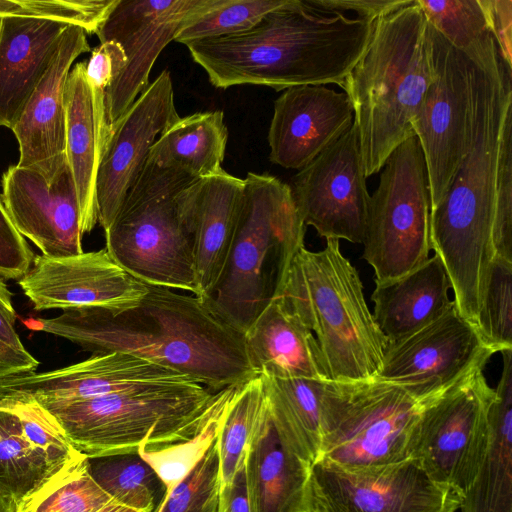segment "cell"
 <instances>
[{"mask_svg": "<svg viewBox=\"0 0 512 512\" xmlns=\"http://www.w3.org/2000/svg\"><path fill=\"white\" fill-rule=\"evenodd\" d=\"M432 79L429 26L416 0L374 21L341 86L353 107L366 178L415 134L412 122Z\"/></svg>", "mask_w": 512, "mask_h": 512, "instance_id": "obj_4", "label": "cell"}, {"mask_svg": "<svg viewBox=\"0 0 512 512\" xmlns=\"http://www.w3.org/2000/svg\"><path fill=\"white\" fill-rule=\"evenodd\" d=\"M39 361L31 353H21L0 342V380L36 372Z\"/></svg>", "mask_w": 512, "mask_h": 512, "instance_id": "obj_49", "label": "cell"}, {"mask_svg": "<svg viewBox=\"0 0 512 512\" xmlns=\"http://www.w3.org/2000/svg\"><path fill=\"white\" fill-rule=\"evenodd\" d=\"M88 466L92 478L113 500L138 512H157L167 494L138 452L88 458Z\"/></svg>", "mask_w": 512, "mask_h": 512, "instance_id": "obj_33", "label": "cell"}, {"mask_svg": "<svg viewBox=\"0 0 512 512\" xmlns=\"http://www.w3.org/2000/svg\"><path fill=\"white\" fill-rule=\"evenodd\" d=\"M18 284L37 312L121 310L136 305L147 291L105 248L62 257L35 255Z\"/></svg>", "mask_w": 512, "mask_h": 512, "instance_id": "obj_17", "label": "cell"}, {"mask_svg": "<svg viewBox=\"0 0 512 512\" xmlns=\"http://www.w3.org/2000/svg\"><path fill=\"white\" fill-rule=\"evenodd\" d=\"M261 378L271 419L282 442L298 457L314 464L322 440V399L327 380Z\"/></svg>", "mask_w": 512, "mask_h": 512, "instance_id": "obj_31", "label": "cell"}, {"mask_svg": "<svg viewBox=\"0 0 512 512\" xmlns=\"http://www.w3.org/2000/svg\"><path fill=\"white\" fill-rule=\"evenodd\" d=\"M244 180L223 169L198 179L192 204L197 293L205 299L217 284L236 231Z\"/></svg>", "mask_w": 512, "mask_h": 512, "instance_id": "obj_27", "label": "cell"}, {"mask_svg": "<svg viewBox=\"0 0 512 512\" xmlns=\"http://www.w3.org/2000/svg\"><path fill=\"white\" fill-rule=\"evenodd\" d=\"M0 512H15V504L0 497Z\"/></svg>", "mask_w": 512, "mask_h": 512, "instance_id": "obj_51", "label": "cell"}, {"mask_svg": "<svg viewBox=\"0 0 512 512\" xmlns=\"http://www.w3.org/2000/svg\"><path fill=\"white\" fill-rule=\"evenodd\" d=\"M69 25L20 15L0 18V126L12 130Z\"/></svg>", "mask_w": 512, "mask_h": 512, "instance_id": "obj_24", "label": "cell"}, {"mask_svg": "<svg viewBox=\"0 0 512 512\" xmlns=\"http://www.w3.org/2000/svg\"><path fill=\"white\" fill-rule=\"evenodd\" d=\"M244 466L251 512H314L312 465L282 442L270 411L248 445Z\"/></svg>", "mask_w": 512, "mask_h": 512, "instance_id": "obj_26", "label": "cell"}, {"mask_svg": "<svg viewBox=\"0 0 512 512\" xmlns=\"http://www.w3.org/2000/svg\"><path fill=\"white\" fill-rule=\"evenodd\" d=\"M181 380L190 379L130 354L108 352L59 369L0 380V390L1 394L28 395L38 402H73L143 384Z\"/></svg>", "mask_w": 512, "mask_h": 512, "instance_id": "obj_22", "label": "cell"}, {"mask_svg": "<svg viewBox=\"0 0 512 512\" xmlns=\"http://www.w3.org/2000/svg\"><path fill=\"white\" fill-rule=\"evenodd\" d=\"M198 179L146 161L105 232V249L146 285L196 295L192 204Z\"/></svg>", "mask_w": 512, "mask_h": 512, "instance_id": "obj_7", "label": "cell"}, {"mask_svg": "<svg viewBox=\"0 0 512 512\" xmlns=\"http://www.w3.org/2000/svg\"><path fill=\"white\" fill-rule=\"evenodd\" d=\"M370 196L362 258L375 283L399 279L429 258L430 191L424 154L412 135L393 150Z\"/></svg>", "mask_w": 512, "mask_h": 512, "instance_id": "obj_10", "label": "cell"}, {"mask_svg": "<svg viewBox=\"0 0 512 512\" xmlns=\"http://www.w3.org/2000/svg\"><path fill=\"white\" fill-rule=\"evenodd\" d=\"M207 0H117L96 32L121 45L127 63L105 91L109 128L149 86L151 69L181 24Z\"/></svg>", "mask_w": 512, "mask_h": 512, "instance_id": "obj_16", "label": "cell"}, {"mask_svg": "<svg viewBox=\"0 0 512 512\" xmlns=\"http://www.w3.org/2000/svg\"><path fill=\"white\" fill-rule=\"evenodd\" d=\"M484 368H476L424 406L413 450L428 475L461 498L474 482L490 442L495 390Z\"/></svg>", "mask_w": 512, "mask_h": 512, "instance_id": "obj_11", "label": "cell"}, {"mask_svg": "<svg viewBox=\"0 0 512 512\" xmlns=\"http://www.w3.org/2000/svg\"><path fill=\"white\" fill-rule=\"evenodd\" d=\"M468 60L467 148L445 196L430 209V247L446 272L454 305L475 318L495 257L496 176L503 126L512 110V69L494 38Z\"/></svg>", "mask_w": 512, "mask_h": 512, "instance_id": "obj_2", "label": "cell"}, {"mask_svg": "<svg viewBox=\"0 0 512 512\" xmlns=\"http://www.w3.org/2000/svg\"><path fill=\"white\" fill-rule=\"evenodd\" d=\"M354 121L344 92L324 85L291 87L275 100L268 144L269 159L301 170L344 134Z\"/></svg>", "mask_w": 512, "mask_h": 512, "instance_id": "obj_21", "label": "cell"}, {"mask_svg": "<svg viewBox=\"0 0 512 512\" xmlns=\"http://www.w3.org/2000/svg\"><path fill=\"white\" fill-rule=\"evenodd\" d=\"M220 495L216 440L190 473L166 494L157 512H218Z\"/></svg>", "mask_w": 512, "mask_h": 512, "instance_id": "obj_40", "label": "cell"}, {"mask_svg": "<svg viewBox=\"0 0 512 512\" xmlns=\"http://www.w3.org/2000/svg\"><path fill=\"white\" fill-rule=\"evenodd\" d=\"M428 24L451 46L472 57L492 38L479 0H416Z\"/></svg>", "mask_w": 512, "mask_h": 512, "instance_id": "obj_38", "label": "cell"}, {"mask_svg": "<svg viewBox=\"0 0 512 512\" xmlns=\"http://www.w3.org/2000/svg\"><path fill=\"white\" fill-rule=\"evenodd\" d=\"M287 0H207L185 19L174 41L187 43L238 34L251 29L264 15Z\"/></svg>", "mask_w": 512, "mask_h": 512, "instance_id": "obj_37", "label": "cell"}, {"mask_svg": "<svg viewBox=\"0 0 512 512\" xmlns=\"http://www.w3.org/2000/svg\"><path fill=\"white\" fill-rule=\"evenodd\" d=\"M292 184L305 226H312L326 240L363 243L370 195L354 121L344 134L299 170Z\"/></svg>", "mask_w": 512, "mask_h": 512, "instance_id": "obj_15", "label": "cell"}, {"mask_svg": "<svg viewBox=\"0 0 512 512\" xmlns=\"http://www.w3.org/2000/svg\"><path fill=\"white\" fill-rule=\"evenodd\" d=\"M2 201L19 233L50 257L84 252L77 191L66 162L52 182L34 169L10 166Z\"/></svg>", "mask_w": 512, "mask_h": 512, "instance_id": "obj_19", "label": "cell"}, {"mask_svg": "<svg viewBox=\"0 0 512 512\" xmlns=\"http://www.w3.org/2000/svg\"><path fill=\"white\" fill-rule=\"evenodd\" d=\"M484 10L489 31L494 38L499 54L512 69V1L479 0Z\"/></svg>", "mask_w": 512, "mask_h": 512, "instance_id": "obj_45", "label": "cell"}, {"mask_svg": "<svg viewBox=\"0 0 512 512\" xmlns=\"http://www.w3.org/2000/svg\"><path fill=\"white\" fill-rule=\"evenodd\" d=\"M311 491L314 512H455L462 501L415 457L363 469L315 462Z\"/></svg>", "mask_w": 512, "mask_h": 512, "instance_id": "obj_13", "label": "cell"}, {"mask_svg": "<svg viewBox=\"0 0 512 512\" xmlns=\"http://www.w3.org/2000/svg\"><path fill=\"white\" fill-rule=\"evenodd\" d=\"M449 288L436 255L399 279L376 284L371 295L372 315L388 343L411 335L444 314L453 304Z\"/></svg>", "mask_w": 512, "mask_h": 512, "instance_id": "obj_28", "label": "cell"}, {"mask_svg": "<svg viewBox=\"0 0 512 512\" xmlns=\"http://www.w3.org/2000/svg\"><path fill=\"white\" fill-rule=\"evenodd\" d=\"M96 512H138V511L134 510L130 507H127L125 505H122L115 500H112L111 502H109L107 505H105L104 507H102L101 509H99Z\"/></svg>", "mask_w": 512, "mask_h": 512, "instance_id": "obj_50", "label": "cell"}, {"mask_svg": "<svg viewBox=\"0 0 512 512\" xmlns=\"http://www.w3.org/2000/svg\"><path fill=\"white\" fill-rule=\"evenodd\" d=\"M512 110L501 137L496 176L493 244L495 256L512 261Z\"/></svg>", "mask_w": 512, "mask_h": 512, "instance_id": "obj_42", "label": "cell"}, {"mask_svg": "<svg viewBox=\"0 0 512 512\" xmlns=\"http://www.w3.org/2000/svg\"><path fill=\"white\" fill-rule=\"evenodd\" d=\"M34 253L12 222L0 196V278L19 280L30 269Z\"/></svg>", "mask_w": 512, "mask_h": 512, "instance_id": "obj_43", "label": "cell"}, {"mask_svg": "<svg viewBox=\"0 0 512 512\" xmlns=\"http://www.w3.org/2000/svg\"><path fill=\"white\" fill-rule=\"evenodd\" d=\"M178 119L172 78L163 70L109 128L95 187L98 223L104 231L146 164L157 137Z\"/></svg>", "mask_w": 512, "mask_h": 512, "instance_id": "obj_18", "label": "cell"}, {"mask_svg": "<svg viewBox=\"0 0 512 512\" xmlns=\"http://www.w3.org/2000/svg\"><path fill=\"white\" fill-rule=\"evenodd\" d=\"M276 296L315 333L328 380L376 377L389 343L368 309L359 274L342 254L339 240H326L317 252L300 248Z\"/></svg>", "mask_w": 512, "mask_h": 512, "instance_id": "obj_5", "label": "cell"}, {"mask_svg": "<svg viewBox=\"0 0 512 512\" xmlns=\"http://www.w3.org/2000/svg\"><path fill=\"white\" fill-rule=\"evenodd\" d=\"M217 392L191 381L148 383L73 402H39L88 458L183 441L201 426Z\"/></svg>", "mask_w": 512, "mask_h": 512, "instance_id": "obj_8", "label": "cell"}, {"mask_svg": "<svg viewBox=\"0 0 512 512\" xmlns=\"http://www.w3.org/2000/svg\"><path fill=\"white\" fill-rule=\"evenodd\" d=\"M147 285L134 306L83 308L53 318H28L25 326L64 338L92 354L120 352L218 392L257 374L244 336L194 294Z\"/></svg>", "mask_w": 512, "mask_h": 512, "instance_id": "obj_1", "label": "cell"}, {"mask_svg": "<svg viewBox=\"0 0 512 512\" xmlns=\"http://www.w3.org/2000/svg\"><path fill=\"white\" fill-rule=\"evenodd\" d=\"M113 499L89 472L88 457L73 458L15 504V512H96Z\"/></svg>", "mask_w": 512, "mask_h": 512, "instance_id": "obj_34", "label": "cell"}, {"mask_svg": "<svg viewBox=\"0 0 512 512\" xmlns=\"http://www.w3.org/2000/svg\"><path fill=\"white\" fill-rule=\"evenodd\" d=\"M247 356L257 375L268 378L328 380L313 333L275 296L244 334Z\"/></svg>", "mask_w": 512, "mask_h": 512, "instance_id": "obj_25", "label": "cell"}, {"mask_svg": "<svg viewBox=\"0 0 512 512\" xmlns=\"http://www.w3.org/2000/svg\"><path fill=\"white\" fill-rule=\"evenodd\" d=\"M268 411L260 375L237 387L217 438L221 488L233 479L244 462L248 445Z\"/></svg>", "mask_w": 512, "mask_h": 512, "instance_id": "obj_35", "label": "cell"}, {"mask_svg": "<svg viewBox=\"0 0 512 512\" xmlns=\"http://www.w3.org/2000/svg\"><path fill=\"white\" fill-rule=\"evenodd\" d=\"M315 7L327 12L354 11L359 18L376 21L413 0H308Z\"/></svg>", "mask_w": 512, "mask_h": 512, "instance_id": "obj_46", "label": "cell"}, {"mask_svg": "<svg viewBox=\"0 0 512 512\" xmlns=\"http://www.w3.org/2000/svg\"><path fill=\"white\" fill-rule=\"evenodd\" d=\"M502 373L490 409L491 436L461 512H512V350L501 352Z\"/></svg>", "mask_w": 512, "mask_h": 512, "instance_id": "obj_29", "label": "cell"}, {"mask_svg": "<svg viewBox=\"0 0 512 512\" xmlns=\"http://www.w3.org/2000/svg\"><path fill=\"white\" fill-rule=\"evenodd\" d=\"M127 57L121 45L109 40L95 47L86 62V75L97 89L106 91L112 81L121 73Z\"/></svg>", "mask_w": 512, "mask_h": 512, "instance_id": "obj_44", "label": "cell"}, {"mask_svg": "<svg viewBox=\"0 0 512 512\" xmlns=\"http://www.w3.org/2000/svg\"><path fill=\"white\" fill-rule=\"evenodd\" d=\"M477 328L496 353L512 350V261L494 257Z\"/></svg>", "mask_w": 512, "mask_h": 512, "instance_id": "obj_39", "label": "cell"}, {"mask_svg": "<svg viewBox=\"0 0 512 512\" xmlns=\"http://www.w3.org/2000/svg\"><path fill=\"white\" fill-rule=\"evenodd\" d=\"M62 466L31 440L15 414L0 405V497L16 504Z\"/></svg>", "mask_w": 512, "mask_h": 512, "instance_id": "obj_32", "label": "cell"}, {"mask_svg": "<svg viewBox=\"0 0 512 512\" xmlns=\"http://www.w3.org/2000/svg\"><path fill=\"white\" fill-rule=\"evenodd\" d=\"M238 386H230L216 393L201 426L189 438L167 446L138 449V454L154 469L166 486L167 493L190 473L217 440L222 421Z\"/></svg>", "mask_w": 512, "mask_h": 512, "instance_id": "obj_36", "label": "cell"}, {"mask_svg": "<svg viewBox=\"0 0 512 512\" xmlns=\"http://www.w3.org/2000/svg\"><path fill=\"white\" fill-rule=\"evenodd\" d=\"M494 353L453 303L436 320L388 344L376 378L402 387L426 404L485 367Z\"/></svg>", "mask_w": 512, "mask_h": 512, "instance_id": "obj_12", "label": "cell"}, {"mask_svg": "<svg viewBox=\"0 0 512 512\" xmlns=\"http://www.w3.org/2000/svg\"><path fill=\"white\" fill-rule=\"evenodd\" d=\"M218 512H251L247 495L244 462L236 471L233 479L221 488Z\"/></svg>", "mask_w": 512, "mask_h": 512, "instance_id": "obj_48", "label": "cell"}, {"mask_svg": "<svg viewBox=\"0 0 512 512\" xmlns=\"http://www.w3.org/2000/svg\"><path fill=\"white\" fill-rule=\"evenodd\" d=\"M231 249L204 300L243 336L281 290L289 265L304 246L306 226L291 186L270 174L247 173Z\"/></svg>", "mask_w": 512, "mask_h": 512, "instance_id": "obj_6", "label": "cell"}, {"mask_svg": "<svg viewBox=\"0 0 512 512\" xmlns=\"http://www.w3.org/2000/svg\"><path fill=\"white\" fill-rule=\"evenodd\" d=\"M428 26L433 79L412 127L425 158L432 209L445 196L467 148L469 60Z\"/></svg>", "mask_w": 512, "mask_h": 512, "instance_id": "obj_14", "label": "cell"}, {"mask_svg": "<svg viewBox=\"0 0 512 512\" xmlns=\"http://www.w3.org/2000/svg\"><path fill=\"white\" fill-rule=\"evenodd\" d=\"M426 404L402 387L376 377L327 380L322 399V440L316 462L363 469L412 458Z\"/></svg>", "mask_w": 512, "mask_h": 512, "instance_id": "obj_9", "label": "cell"}, {"mask_svg": "<svg viewBox=\"0 0 512 512\" xmlns=\"http://www.w3.org/2000/svg\"><path fill=\"white\" fill-rule=\"evenodd\" d=\"M66 160L72 172L83 234L98 223L96 176L108 136L105 91L95 88L86 75V62L71 69L64 93Z\"/></svg>", "mask_w": 512, "mask_h": 512, "instance_id": "obj_23", "label": "cell"}, {"mask_svg": "<svg viewBox=\"0 0 512 512\" xmlns=\"http://www.w3.org/2000/svg\"><path fill=\"white\" fill-rule=\"evenodd\" d=\"M1 395H2V394H1V390H0V397H1Z\"/></svg>", "mask_w": 512, "mask_h": 512, "instance_id": "obj_52", "label": "cell"}, {"mask_svg": "<svg viewBox=\"0 0 512 512\" xmlns=\"http://www.w3.org/2000/svg\"><path fill=\"white\" fill-rule=\"evenodd\" d=\"M373 23L324 11L308 0H287L247 31L185 46L216 88L341 87L363 55Z\"/></svg>", "mask_w": 512, "mask_h": 512, "instance_id": "obj_3", "label": "cell"}, {"mask_svg": "<svg viewBox=\"0 0 512 512\" xmlns=\"http://www.w3.org/2000/svg\"><path fill=\"white\" fill-rule=\"evenodd\" d=\"M0 278V342L13 350L27 353L16 328V312L12 304V293Z\"/></svg>", "mask_w": 512, "mask_h": 512, "instance_id": "obj_47", "label": "cell"}, {"mask_svg": "<svg viewBox=\"0 0 512 512\" xmlns=\"http://www.w3.org/2000/svg\"><path fill=\"white\" fill-rule=\"evenodd\" d=\"M90 50L86 31L69 25L48 69L12 128L19 144L17 165L38 171L49 182L66 162L67 77L75 59Z\"/></svg>", "mask_w": 512, "mask_h": 512, "instance_id": "obj_20", "label": "cell"}, {"mask_svg": "<svg viewBox=\"0 0 512 512\" xmlns=\"http://www.w3.org/2000/svg\"><path fill=\"white\" fill-rule=\"evenodd\" d=\"M228 130L220 110L179 117L150 148L147 160L201 179L222 170Z\"/></svg>", "mask_w": 512, "mask_h": 512, "instance_id": "obj_30", "label": "cell"}, {"mask_svg": "<svg viewBox=\"0 0 512 512\" xmlns=\"http://www.w3.org/2000/svg\"><path fill=\"white\" fill-rule=\"evenodd\" d=\"M117 0H0V18L29 16L66 22L97 32Z\"/></svg>", "mask_w": 512, "mask_h": 512, "instance_id": "obj_41", "label": "cell"}]
</instances>
